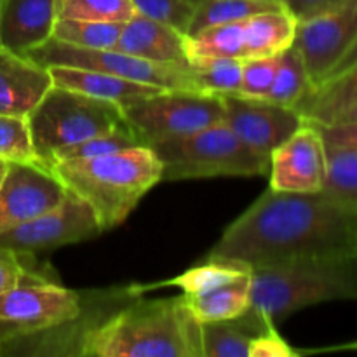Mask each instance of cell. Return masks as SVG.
Returning a JSON list of instances; mask_svg holds the SVG:
<instances>
[{
	"label": "cell",
	"instance_id": "d6a6232c",
	"mask_svg": "<svg viewBox=\"0 0 357 357\" xmlns=\"http://www.w3.org/2000/svg\"><path fill=\"white\" fill-rule=\"evenodd\" d=\"M201 2L202 0H131L138 14L169 24L185 35Z\"/></svg>",
	"mask_w": 357,
	"mask_h": 357
},
{
	"label": "cell",
	"instance_id": "8d00e7d4",
	"mask_svg": "<svg viewBox=\"0 0 357 357\" xmlns=\"http://www.w3.org/2000/svg\"><path fill=\"white\" fill-rule=\"evenodd\" d=\"M345 0H282L286 9L295 16L298 23L309 21L312 17L319 16V14L328 13V10L335 9Z\"/></svg>",
	"mask_w": 357,
	"mask_h": 357
},
{
	"label": "cell",
	"instance_id": "7402d4cb",
	"mask_svg": "<svg viewBox=\"0 0 357 357\" xmlns=\"http://www.w3.org/2000/svg\"><path fill=\"white\" fill-rule=\"evenodd\" d=\"M260 331L244 314L232 321L202 323V357H250L251 340Z\"/></svg>",
	"mask_w": 357,
	"mask_h": 357
},
{
	"label": "cell",
	"instance_id": "cb8c5ba5",
	"mask_svg": "<svg viewBox=\"0 0 357 357\" xmlns=\"http://www.w3.org/2000/svg\"><path fill=\"white\" fill-rule=\"evenodd\" d=\"M312 89L305 61L295 44L279 54L278 70L265 100L275 105L295 108L309 91Z\"/></svg>",
	"mask_w": 357,
	"mask_h": 357
},
{
	"label": "cell",
	"instance_id": "5b68a950",
	"mask_svg": "<svg viewBox=\"0 0 357 357\" xmlns=\"http://www.w3.org/2000/svg\"><path fill=\"white\" fill-rule=\"evenodd\" d=\"M146 146L162 162L164 181L260 176L267 174L271 166V160L244 145L225 122L180 138L153 142Z\"/></svg>",
	"mask_w": 357,
	"mask_h": 357
},
{
	"label": "cell",
	"instance_id": "9a60e30c",
	"mask_svg": "<svg viewBox=\"0 0 357 357\" xmlns=\"http://www.w3.org/2000/svg\"><path fill=\"white\" fill-rule=\"evenodd\" d=\"M51 87L45 66L0 45V115H28Z\"/></svg>",
	"mask_w": 357,
	"mask_h": 357
},
{
	"label": "cell",
	"instance_id": "7a4b0ae2",
	"mask_svg": "<svg viewBox=\"0 0 357 357\" xmlns=\"http://www.w3.org/2000/svg\"><path fill=\"white\" fill-rule=\"evenodd\" d=\"M82 357H202L201 323L185 295L121 303L82 335Z\"/></svg>",
	"mask_w": 357,
	"mask_h": 357
},
{
	"label": "cell",
	"instance_id": "8992f818",
	"mask_svg": "<svg viewBox=\"0 0 357 357\" xmlns=\"http://www.w3.org/2000/svg\"><path fill=\"white\" fill-rule=\"evenodd\" d=\"M26 117L35 149L45 164L63 146L128 124L119 105L54 84Z\"/></svg>",
	"mask_w": 357,
	"mask_h": 357
},
{
	"label": "cell",
	"instance_id": "277c9868",
	"mask_svg": "<svg viewBox=\"0 0 357 357\" xmlns=\"http://www.w3.org/2000/svg\"><path fill=\"white\" fill-rule=\"evenodd\" d=\"M337 300L357 302V258L253 268L246 312L260 326H278L298 310Z\"/></svg>",
	"mask_w": 357,
	"mask_h": 357
},
{
	"label": "cell",
	"instance_id": "836d02e7",
	"mask_svg": "<svg viewBox=\"0 0 357 357\" xmlns=\"http://www.w3.org/2000/svg\"><path fill=\"white\" fill-rule=\"evenodd\" d=\"M279 56L271 58H251L243 61V77H241V96L265 100L278 70Z\"/></svg>",
	"mask_w": 357,
	"mask_h": 357
},
{
	"label": "cell",
	"instance_id": "1f68e13d",
	"mask_svg": "<svg viewBox=\"0 0 357 357\" xmlns=\"http://www.w3.org/2000/svg\"><path fill=\"white\" fill-rule=\"evenodd\" d=\"M44 281H54V278L35 264V255L0 248V295L20 284Z\"/></svg>",
	"mask_w": 357,
	"mask_h": 357
},
{
	"label": "cell",
	"instance_id": "30bf717a",
	"mask_svg": "<svg viewBox=\"0 0 357 357\" xmlns=\"http://www.w3.org/2000/svg\"><path fill=\"white\" fill-rule=\"evenodd\" d=\"M98 234H101V227L91 206L68 192L56 208L0 234V248L35 255L82 243Z\"/></svg>",
	"mask_w": 357,
	"mask_h": 357
},
{
	"label": "cell",
	"instance_id": "60d3db41",
	"mask_svg": "<svg viewBox=\"0 0 357 357\" xmlns=\"http://www.w3.org/2000/svg\"><path fill=\"white\" fill-rule=\"evenodd\" d=\"M6 171H7V162L6 160H0V185H2L3 176H6Z\"/></svg>",
	"mask_w": 357,
	"mask_h": 357
},
{
	"label": "cell",
	"instance_id": "f1b7e54d",
	"mask_svg": "<svg viewBox=\"0 0 357 357\" xmlns=\"http://www.w3.org/2000/svg\"><path fill=\"white\" fill-rule=\"evenodd\" d=\"M122 24L112 21L56 20L52 38L84 49H114Z\"/></svg>",
	"mask_w": 357,
	"mask_h": 357
},
{
	"label": "cell",
	"instance_id": "e0dca14e",
	"mask_svg": "<svg viewBox=\"0 0 357 357\" xmlns=\"http://www.w3.org/2000/svg\"><path fill=\"white\" fill-rule=\"evenodd\" d=\"M54 0H3L0 14V45L24 54L52 37Z\"/></svg>",
	"mask_w": 357,
	"mask_h": 357
},
{
	"label": "cell",
	"instance_id": "7c38bea8",
	"mask_svg": "<svg viewBox=\"0 0 357 357\" xmlns=\"http://www.w3.org/2000/svg\"><path fill=\"white\" fill-rule=\"evenodd\" d=\"M357 38V0H345L335 9L298 23L295 42L309 72L312 89L324 82Z\"/></svg>",
	"mask_w": 357,
	"mask_h": 357
},
{
	"label": "cell",
	"instance_id": "4fadbf2b",
	"mask_svg": "<svg viewBox=\"0 0 357 357\" xmlns=\"http://www.w3.org/2000/svg\"><path fill=\"white\" fill-rule=\"evenodd\" d=\"M68 190L42 164H7L0 185V234L26 223L65 201Z\"/></svg>",
	"mask_w": 357,
	"mask_h": 357
},
{
	"label": "cell",
	"instance_id": "44dd1931",
	"mask_svg": "<svg viewBox=\"0 0 357 357\" xmlns=\"http://www.w3.org/2000/svg\"><path fill=\"white\" fill-rule=\"evenodd\" d=\"M185 298L192 314L201 324L237 319L251 305V275L220 286L204 295H185Z\"/></svg>",
	"mask_w": 357,
	"mask_h": 357
},
{
	"label": "cell",
	"instance_id": "ba28073f",
	"mask_svg": "<svg viewBox=\"0 0 357 357\" xmlns=\"http://www.w3.org/2000/svg\"><path fill=\"white\" fill-rule=\"evenodd\" d=\"M124 117L143 143L150 145L220 124L225 110L220 96L162 89L124 108Z\"/></svg>",
	"mask_w": 357,
	"mask_h": 357
},
{
	"label": "cell",
	"instance_id": "7bdbcfd3",
	"mask_svg": "<svg viewBox=\"0 0 357 357\" xmlns=\"http://www.w3.org/2000/svg\"><path fill=\"white\" fill-rule=\"evenodd\" d=\"M271 2H282V0H271Z\"/></svg>",
	"mask_w": 357,
	"mask_h": 357
},
{
	"label": "cell",
	"instance_id": "83f0119b",
	"mask_svg": "<svg viewBox=\"0 0 357 357\" xmlns=\"http://www.w3.org/2000/svg\"><path fill=\"white\" fill-rule=\"evenodd\" d=\"M145 145L143 139L135 132V129L129 124L121 126L110 132L93 136L75 145L63 146L49 155L47 166L52 162H61V160H75V159H94V157L108 155V153L121 152V150L132 149V146Z\"/></svg>",
	"mask_w": 357,
	"mask_h": 357
},
{
	"label": "cell",
	"instance_id": "d4e9b609",
	"mask_svg": "<svg viewBox=\"0 0 357 357\" xmlns=\"http://www.w3.org/2000/svg\"><path fill=\"white\" fill-rule=\"evenodd\" d=\"M188 68L206 94L227 96L241 93L243 59L223 56H190Z\"/></svg>",
	"mask_w": 357,
	"mask_h": 357
},
{
	"label": "cell",
	"instance_id": "d590c367",
	"mask_svg": "<svg viewBox=\"0 0 357 357\" xmlns=\"http://www.w3.org/2000/svg\"><path fill=\"white\" fill-rule=\"evenodd\" d=\"M312 124V122H310ZM319 129L324 143L331 146L357 150V121L356 122H333V124H314Z\"/></svg>",
	"mask_w": 357,
	"mask_h": 357
},
{
	"label": "cell",
	"instance_id": "6da1fadb",
	"mask_svg": "<svg viewBox=\"0 0 357 357\" xmlns=\"http://www.w3.org/2000/svg\"><path fill=\"white\" fill-rule=\"evenodd\" d=\"M208 258L253 268L357 258V209L324 192L293 194L268 187L230 223Z\"/></svg>",
	"mask_w": 357,
	"mask_h": 357
},
{
	"label": "cell",
	"instance_id": "ab89813d",
	"mask_svg": "<svg viewBox=\"0 0 357 357\" xmlns=\"http://www.w3.org/2000/svg\"><path fill=\"white\" fill-rule=\"evenodd\" d=\"M356 121H357V103L352 105V107L347 108L345 112H342L333 122H356ZM333 122H330V124H333Z\"/></svg>",
	"mask_w": 357,
	"mask_h": 357
},
{
	"label": "cell",
	"instance_id": "4dcf8cb0",
	"mask_svg": "<svg viewBox=\"0 0 357 357\" xmlns=\"http://www.w3.org/2000/svg\"><path fill=\"white\" fill-rule=\"evenodd\" d=\"M58 20L126 23L136 13L131 0H54Z\"/></svg>",
	"mask_w": 357,
	"mask_h": 357
},
{
	"label": "cell",
	"instance_id": "4316f807",
	"mask_svg": "<svg viewBox=\"0 0 357 357\" xmlns=\"http://www.w3.org/2000/svg\"><path fill=\"white\" fill-rule=\"evenodd\" d=\"M326 181L321 192L357 209V150L326 145Z\"/></svg>",
	"mask_w": 357,
	"mask_h": 357
},
{
	"label": "cell",
	"instance_id": "5bb4252c",
	"mask_svg": "<svg viewBox=\"0 0 357 357\" xmlns=\"http://www.w3.org/2000/svg\"><path fill=\"white\" fill-rule=\"evenodd\" d=\"M326 143L319 129L303 122L271 153V188L293 194H316L326 181Z\"/></svg>",
	"mask_w": 357,
	"mask_h": 357
},
{
	"label": "cell",
	"instance_id": "ac0fdd59",
	"mask_svg": "<svg viewBox=\"0 0 357 357\" xmlns=\"http://www.w3.org/2000/svg\"><path fill=\"white\" fill-rule=\"evenodd\" d=\"M47 70L54 86L79 91L87 96L98 98V100L112 101V103L119 105L122 110L143 98H149L162 91L159 87L132 82V80L96 72V70L73 68V66H49Z\"/></svg>",
	"mask_w": 357,
	"mask_h": 357
},
{
	"label": "cell",
	"instance_id": "b9f144b4",
	"mask_svg": "<svg viewBox=\"0 0 357 357\" xmlns=\"http://www.w3.org/2000/svg\"><path fill=\"white\" fill-rule=\"evenodd\" d=\"M2 6H3V0H0V14H2Z\"/></svg>",
	"mask_w": 357,
	"mask_h": 357
},
{
	"label": "cell",
	"instance_id": "8fae6325",
	"mask_svg": "<svg viewBox=\"0 0 357 357\" xmlns=\"http://www.w3.org/2000/svg\"><path fill=\"white\" fill-rule=\"evenodd\" d=\"M225 122L234 135L258 155L271 160V153L303 126V117L291 107L241 94L220 96Z\"/></svg>",
	"mask_w": 357,
	"mask_h": 357
},
{
	"label": "cell",
	"instance_id": "3957f363",
	"mask_svg": "<svg viewBox=\"0 0 357 357\" xmlns=\"http://www.w3.org/2000/svg\"><path fill=\"white\" fill-rule=\"evenodd\" d=\"M65 188L91 206L101 232L128 220L143 197L162 181V162L150 146H132L94 159L49 164Z\"/></svg>",
	"mask_w": 357,
	"mask_h": 357
},
{
	"label": "cell",
	"instance_id": "603a6c76",
	"mask_svg": "<svg viewBox=\"0 0 357 357\" xmlns=\"http://www.w3.org/2000/svg\"><path fill=\"white\" fill-rule=\"evenodd\" d=\"M251 275V267L236 260H223V258H208L204 264L188 268L183 274L164 282L152 286H174L183 291V295H204L220 286L230 284L234 281Z\"/></svg>",
	"mask_w": 357,
	"mask_h": 357
},
{
	"label": "cell",
	"instance_id": "484cf974",
	"mask_svg": "<svg viewBox=\"0 0 357 357\" xmlns=\"http://www.w3.org/2000/svg\"><path fill=\"white\" fill-rule=\"evenodd\" d=\"M282 7H284L282 2H271V0H202L192 17L187 35H195L204 28L236 23L255 14L282 9Z\"/></svg>",
	"mask_w": 357,
	"mask_h": 357
},
{
	"label": "cell",
	"instance_id": "2e32d148",
	"mask_svg": "<svg viewBox=\"0 0 357 357\" xmlns=\"http://www.w3.org/2000/svg\"><path fill=\"white\" fill-rule=\"evenodd\" d=\"M187 35L166 23L135 13L124 24L114 49L153 63L188 65Z\"/></svg>",
	"mask_w": 357,
	"mask_h": 357
},
{
	"label": "cell",
	"instance_id": "52a82bcc",
	"mask_svg": "<svg viewBox=\"0 0 357 357\" xmlns=\"http://www.w3.org/2000/svg\"><path fill=\"white\" fill-rule=\"evenodd\" d=\"M23 56L45 68L73 66V68L96 70V72L110 73V75L121 77V79L146 84V86L159 87V89L204 93L188 65L146 61V59L117 51V49L75 47V45L65 44V42L51 37L44 44L24 52Z\"/></svg>",
	"mask_w": 357,
	"mask_h": 357
},
{
	"label": "cell",
	"instance_id": "f35d334b",
	"mask_svg": "<svg viewBox=\"0 0 357 357\" xmlns=\"http://www.w3.org/2000/svg\"><path fill=\"white\" fill-rule=\"evenodd\" d=\"M338 351H347V352H357V340L354 342H347V344L342 345H335V347H328V349H321V351H307V352H300L302 354H312V352H338Z\"/></svg>",
	"mask_w": 357,
	"mask_h": 357
},
{
	"label": "cell",
	"instance_id": "ffe728a7",
	"mask_svg": "<svg viewBox=\"0 0 357 357\" xmlns=\"http://www.w3.org/2000/svg\"><path fill=\"white\" fill-rule=\"evenodd\" d=\"M244 26H246V59L271 58L291 47L298 21L286 7H282L248 17L244 20Z\"/></svg>",
	"mask_w": 357,
	"mask_h": 357
},
{
	"label": "cell",
	"instance_id": "9c48e42d",
	"mask_svg": "<svg viewBox=\"0 0 357 357\" xmlns=\"http://www.w3.org/2000/svg\"><path fill=\"white\" fill-rule=\"evenodd\" d=\"M82 310V295L56 281L16 286L0 295V345L70 323Z\"/></svg>",
	"mask_w": 357,
	"mask_h": 357
},
{
	"label": "cell",
	"instance_id": "f546056e",
	"mask_svg": "<svg viewBox=\"0 0 357 357\" xmlns=\"http://www.w3.org/2000/svg\"><path fill=\"white\" fill-rule=\"evenodd\" d=\"M0 160L47 166L35 149L26 115H0Z\"/></svg>",
	"mask_w": 357,
	"mask_h": 357
},
{
	"label": "cell",
	"instance_id": "74e56055",
	"mask_svg": "<svg viewBox=\"0 0 357 357\" xmlns=\"http://www.w3.org/2000/svg\"><path fill=\"white\" fill-rule=\"evenodd\" d=\"M356 61H357V38H356V40H354V44H352L351 47L347 49V52H345V54L342 56V58H340V61H338L337 65H335V68L331 70V72H330V75H328L326 79H324V80L331 79V77H333V75H337V73L344 72L345 68H349V66H351V65H354Z\"/></svg>",
	"mask_w": 357,
	"mask_h": 357
},
{
	"label": "cell",
	"instance_id": "e575fe53",
	"mask_svg": "<svg viewBox=\"0 0 357 357\" xmlns=\"http://www.w3.org/2000/svg\"><path fill=\"white\" fill-rule=\"evenodd\" d=\"M300 351H295L284 338L279 335L274 324L257 333L251 340L250 357H296Z\"/></svg>",
	"mask_w": 357,
	"mask_h": 357
},
{
	"label": "cell",
	"instance_id": "d6986e66",
	"mask_svg": "<svg viewBox=\"0 0 357 357\" xmlns=\"http://www.w3.org/2000/svg\"><path fill=\"white\" fill-rule=\"evenodd\" d=\"M357 103V61L310 89L302 98L295 110L300 112L305 122L330 124L342 112Z\"/></svg>",
	"mask_w": 357,
	"mask_h": 357
}]
</instances>
